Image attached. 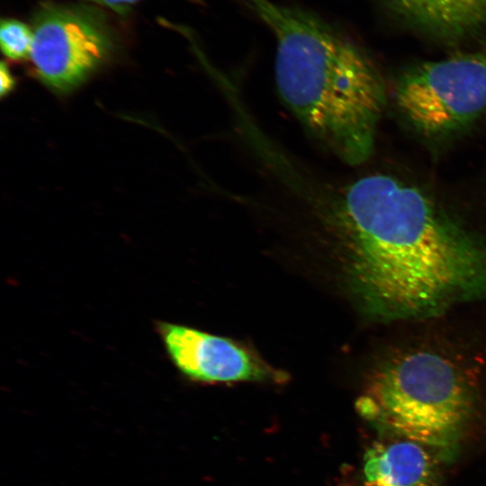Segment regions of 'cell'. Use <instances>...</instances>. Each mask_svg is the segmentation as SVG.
<instances>
[{"label": "cell", "instance_id": "cell-1", "mask_svg": "<svg viewBox=\"0 0 486 486\" xmlns=\"http://www.w3.org/2000/svg\"><path fill=\"white\" fill-rule=\"evenodd\" d=\"M346 278L382 323L444 318L486 302V229L386 174L343 186L334 202Z\"/></svg>", "mask_w": 486, "mask_h": 486}, {"label": "cell", "instance_id": "cell-2", "mask_svg": "<svg viewBox=\"0 0 486 486\" xmlns=\"http://www.w3.org/2000/svg\"><path fill=\"white\" fill-rule=\"evenodd\" d=\"M427 320L373 361L356 401L382 428L425 446H453L486 395V330Z\"/></svg>", "mask_w": 486, "mask_h": 486}, {"label": "cell", "instance_id": "cell-3", "mask_svg": "<svg viewBox=\"0 0 486 486\" xmlns=\"http://www.w3.org/2000/svg\"><path fill=\"white\" fill-rule=\"evenodd\" d=\"M278 91L303 127L350 166L371 156L386 104L369 57L325 22L276 46Z\"/></svg>", "mask_w": 486, "mask_h": 486}, {"label": "cell", "instance_id": "cell-4", "mask_svg": "<svg viewBox=\"0 0 486 486\" xmlns=\"http://www.w3.org/2000/svg\"><path fill=\"white\" fill-rule=\"evenodd\" d=\"M394 101L422 139L459 135L486 112V50L410 66L396 79Z\"/></svg>", "mask_w": 486, "mask_h": 486}, {"label": "cell", "instance_id": "cell-5", "mask_svg": "<svg viewBox=\"0 0 486 486\" xmlns=\"http://www.w3.org/2000/svg\"><path fill=\"white\" fill-rule=\"evenodd\" d=\"M30 25L34 73L57 93L77 87L110 61L118 47L107 11L81 1L44 2Z\"/></svg>", "mask_w": 486, "mask_h": 486}, {"label": "cell", "instance_id": "cell-6", "mask_svg": "<svg viewBox=\"0 0 486 486\" xmlns=\"http://www.w3.org/2000/svg\"><path fill=\"white\" fill-rule=\"evenodd\" d=\"M154 328L175 368L190 381L283 383L288 380L284 371L231 338L164 320L154 321Z\"/></svg>", "mask_w": 486, "mask_h": 486}, {"label": "cell", "instance_id": "cell-7", "mask_svg": "<svg viewBox=\"0 0 486 486\" xmlns=\"http://www.w3.org/2000/svg\"><path fill=\"white\" fill-rule=\"evenodd\" d=\"M418 32L445 43H460L486 32V0H389Z\"/></svg>", "mask_w": 486, "mask_h": 486}, {"label": "cell", "instance_id": "cell-8", "mask_svg": "<svg viewBox=\"0 0 486 486\" xmlns=\"http://www.w3.org/2000/svg\"><path fill=\"white\" fill-rule=\"evenodd\" d=\"M364 475L365 486H433L436 466L425 445L402 437L369 448Z\"/></svg>", "mask_w": 486, "mask_h": 486}, {"label": "cell", "instance_id": "cell-9", "mask_svg": "<svg viewBox=\"0 0 486 486\" xmlns=\"http://www.w3.org/2000/svg\"><path fill=\"white\" fill-rule=\"evenodd\" d=\"M33 41L30 24L16 18L5 17L0 23V45L3 54L12 60L30 57Z\"/></svg>", "mask_w": 486, "mask_h": 486}, {"label": "cell", "instance_id": "cell-10", "mask_svg": "<svg viewBox=\"0 0 486 486\" xmlns=\"http://www.w3.org/2000/svg\"><path fill=\"white\" fill-rule=\"evenodd\" d=\"M97 5L103 9L119 14L126 15L130 11L142 0H76Z\"/></svg>", "mask_w": 486, "mask_h": 486}, {"label": "cell", "instance_id": "cell-11", "mask_svg": "<svg viewBox=\"0 0 486 486\" xmlns=\"http://www.w3.org/2000/svg\"><path fill=\"white\" fill-rule=\"evenodd\" d=\"M14 78L9 70L8 66L2 62L0 67V94L2 97L8 94L14 86Z\"/></svg>", "mask_w": 486, "mask_h": 486}]
</instances>
